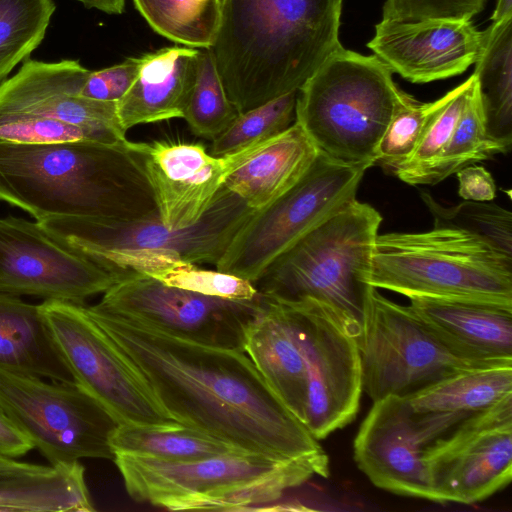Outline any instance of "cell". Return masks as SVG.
I'll return each mask as SVG.
<instances>
[{"instance_id":"6da1fadb","label":"cell","mask_w":512,"mask_h":512,"mask_svg":"<svg viewBox=\"0 0 512 512\" xmlns=\"http://www.w3.org/2000/svg\"><path fill=\"white\" fill-rule=\"evenodd\" d=\"M85 307L180 424L274 459L326 454L244 351L186 340L95 305Z\"/></svg>"},{"instance_id":"7a4b0ae2","label":"cell","mask_w":512,"mask_h":512,"mask_svg":"<svg viewBox=\"0 0 512 512\" xmlns=\"http://www.w3.org/2000/svg\"><path fill=\"white\" fill-rule=\"evenodd\" d=\"M343 0H226L210 47L239 113L295 92L341 45Z\"/></svg>"},{"instance_id":"3957f363","label":"cell","mask_w":512,"mask_h":512,"mask_svg":"<svg viewBox=\"0 0 512 512\" xmlns=\"http://www.w3.org/2000/svg\"><path fill=\"white\" fill-rule=\"evenodd\" d=\"M133 142L23 144L0 140V201L36 221L77 216L133 222L158 216Z\"/></svg>"},{"instance_id":"277c9868","label":"cell","mask_w":512,"mask_h":512,"mask_svg":"<svg viewBox=\"0 0 512 512\" xmlns=\"http://www.w3.org/2000/svg\"><path fill=\"white\" fill-rule=\"evenodd\" d=\"M410 97L374 54L340 45L298 90L295 122L320 154L368 169L390 120Z\"/></svg>"},{"instance_id":"5b68a950","label":"cell","mask_w":512,"mask_h":512,"mask_svg":"<svg viewBox=\"0 0 512 512\" xmlns=\"http://www.w3.org/2000/svg\"><path fill=\"white\" fill-rule=\"evenodd\" d=\"M380 213L356 198L276 258L252 284L278 302L316 299L361 324Z\"/></svg>"},{"instance_id":"8992f818","label":"cell","mask_w":512,"mask_h":512,"mask_svg":"<svg viewBox=\"0 0 512 512\" xmlns=\"http://www.w3.org/2000/svg\"><path fill=\"white\" fill-rule=\"evenodd\" d=\"M368 283L408 298H468L512 304V256L464 231L378 234Z\"/></svg>"},{"instance_id":"52a82bcc","label":"cell","mask_w":512,"mask_h":512,"mask_svg":"<svg viewBox=\"0 0 512 512\" xmlns=\"http://www.w3.org/2000/svg\"><path fill=\"white\" fill-rule=\"evenodd\" d=\"M289 460L249 452L189 461L113 458L133 500L170 511H245L264 501L266 477Z\"/></svg>"},{"instance_id":"ba28073f","label":"cell","mask_w":512,"mask_h":512,"mask_svg":"<svg viewBox=\"0 0 512 512\" xmlns=\"http://www.w3.org/2000/svg\"><path fill=\"white\" fill-rule=\"evenodd\" d=\"M366 170L319 153L297 184L251 216L215 269L255 282L276 258L356 198Z\"/></svg>"},{"instance_id":"9c48e42d","label":"cell","mask_w":512,"mask_h":512,"mask_svg":"<svg viewBox=\"0 0 512 512\" xmlns=\"http://www.w3.org/2000/svg\"><path fill=\"white\" fill-rule=\"evenodd\" d=\"M0 406L51 465L111 459L118 422L75 381H44L0 367Z\"/></svg>"},{"instance_id":"30bf717a","label":"cell","mask_w":512,"mask_h":512,"mask_svg":"<svg viewBox=\"0 0 512 512\" xmlns=\"http://www.w3.org/2000/svg\"><path fill=\"white\" fill-rule=\"evenodd\" d=\"M362 387L373 402L409 398L477 367L455 356L409 306L372 288L364 303L359 338Z\"/></svg>"},{"instance_id":"8fae6325","label":"cell","mask_w":512,"mask_h":512,"mask_svg":"<svg viewBox=\"0 0 512 512\" xmlns=\"http://www.w3.org/2000/svg\"><path fill=\"white\" fill-rule=\"evenodd\" d=\"M86 304H40L54 343L74 381L121 425L170 428L180 424L159 403L137 369L108 341Z\"/></svg>"},{"instance_id":"7c38bea8","label":"cell","mask_w":512,"mask_h":512,"mask_svg":"<svg viewBox=\"0 0 512 512\" xmlns=\"http://www.w3.org/2000/svg\"><path fill=\"white\" fill-rule=\"evenodd\" d=\"M255 212L223 185L204 216L183 229L167 228L158 216L133 222L51 216L37 222L48 235L73 252L86 248L155 249L176 253L197 265L215 266Z\"/></svg>"},{"instance_id":"4fadbf2b","label":"cell","mask_w":512,"mask_h":512,"mask_svg":"<svg viewBox=\"0 0 512 512\" xmlns=\"http://www.w3.org/2000/svg\"><path fill=\"white\" fill-rule=\"evenodd\" d=\"M265 301L260 293L251 300L206 296L130 272L105 291L95 306L176 337L244 351L246 331Z\"/></svg>"},{"instance_id":"5bb4252c","label":"cell","mask_w":512,"mask_h":512,"mask_svg":"<svg viewBox=\"0 0 512 512\" xmlns=\"http://www.w3.org/2000/svg\"><path fill=\"white\" fill-rule=\"evenodd\" d=\"M433 501L472 504L510 483L512 396L464 422L424 451Z\"/></svg>"},{"instance_id":"9a60e30c","label":"cell","mask_w":512,"mask_h":512,"mask_svg":"<svg viewBox=\"0 0 512 512\" xmlns=\"http://www.w3.org/2000/svg\"><path fill=\"white\" fill-rule=\"evenodd\" d=\"M119 280L62 246L37 221L0 218V292L85 304Z\"/></svg>"},{"instance_id":"2e32d148","label":"cell","mask_w":512,"mask_h":512,"mask_svg":"<svg viewBox=\"0 0 512 512\" xmlns=\"http://www.w3.org/2000/svg\"><path fill=\"white\" fill-rule=\"evenodd\" d=\"M268 141V140H267ZM266 141L233 154L214 156L199 142H133L157 207L170 229L197 223L213 204L227 176Z\"/></svg>"},{"instance_id":"e0dca14e","label":"cell","mask_w":512,"mask_h":512,"mask_svg":"<svg viewBox=\"0 0 512 512\" xmlns=\"http://www.w3.org/2000/svg\"><path fill=\"white\" fill-rule=\"evenodd\" d=\"M89 73L77 60L27 58L15 75L0 83V115L58 120L96 132L112 144H129L118 119L117 102L80 96Z\"/></svg>"},{"instance_id":"ac0fdd59","label":"cell","mask_w":512,"mask_h":512,"mask_svg":"<svg viewBox=\"0 0 512 512\" xmlns=\"http://www.w3.org/2000/svg\"><path fill=\"white\" fill-rule=\"evenodd\" d=\"M484 39L471 21L381 20L367 46L392 73L428 83L465 72L478 58Z\"/></svg>"},{"instance_id":"d6986e66","label":"cell","mask_w":512,"mask_h":512,"mask_svg":"<svg viewBox=\"0 0 512 512\" xmlns=\"http://www.w3.org/2000/svg\"><path fill=\"white\" fill-rule=\"evenodd\" d=\"M425 448L406 400L395 396L373 402L353 443L354 460L373 485L433 501Z\"/></svg>"},{"instance_id":"ffe728a7","label":"cell","mask_w":512,"mask_h":512,"mask_svg":"<svg viewBox=\"0 0 512 512\" xmlns=\"http://www.w3.org/2000/svg\"><path fill=\"white\" fill-rule=\"evenodd\" d=\"M409 307L455 356L477 366H512V304L410 297Z\"/></svg>"},{"instance_id":"44dd1931","label":"cell","mask_w":512,"mask_h":512,"mask_svg":"<svg viewBox=\"0 0 512 512\" xmlns=\"http://www.w3.org/2000/svg\"><path fill=\"white\" fill-rule=\"evenodd\" d=\"M510 396L512 366H493L462 371L405 400L427 448Z\"/></svg>"},{"instance_id":"7402d4cb","label":"cell","mask_w":512,"mask_h":512,"mask_svg":"<svg viewBox=\"0 0 512 512\" xmlns=\"http://www.w3.org/2000/svg\"><path fill=\"white\" fill-rule=\"evenodd\" d=\"M199 48L173 46L142 56L139 74L117 101L122 129L183 118L195 82Z\"/></svg>"},{"instance_id":"603a6c76","label":"cell","mask_w":512,"mask_h":512,"mask_svg":"<svg viewBox=\"0 0 512 512\" xmlns=\"http://www.w3.org/2000/svg\"><path fill=\"white\" fill-rule=\"evenodd\" d=\"M318 155L319 151L304 129L294 122L234 169L224 186L258 211L297 184Z\"/></svg>"},{"instance_id":"cb8c5ba5","label":"cell","mask_w":512,"mask_h":512,"mask_svg":"<svg viewBox=\"0 0 512 512\" xmlns=\"http://www.w3.org/2000/svg\"><path fill=\"white\" fill-rule=\"evenodd\" d=\"M81 254L119 276L133 272L167 286L231 300H251L259 295L248 280L217 269L202 268L169 251L86 248Z\"/></svg>"},{"instance_id":"d4e9b609","label":"cell","mask_w":512,"mask_h":512,"mask_svg":"<svg viewBox=\"0 0 512 512\" xmlns=\"http://www.w3.org/2000/svg\"><path fill=\"white\" fill-rule=\"evenodd\" d=\"M0 367L10 371L72 382L42 315L40 304L0 292Z\"/></svg>"},{"instance_id":"484cf974","label":"cell","mask_w":512,"mask_h":512,"mask_svg":"<svg viewBox=\"0 0 512 512\" xmlns=\"http://www.w3.org/2000/svg\"><path fill=\"white\" fill-rule=\"evenodd\" d=\"M80 462L0 480V511H94Z\"/></svg>"},{"instance_id":"4316f807","label":"cell","mask_w":512,"mask_h":512,"mask_svg":"<svg viewBox=\"0 0 512 512\" xmlns=\"http://www.w3.org/2000/svg\"><path fill=\"white\" fill-rule=\"evenodd\" d=\"M489 136L507 153L512 146V19L491 23L475 61Z\"/></svg>"},{"instance_id":"83f0119b","label":"cell","mask_w":512,"mask_h":512,"mask_svg":"<svg viewBox=\"0 0 512 512\" xmlns=\"http://www.w3.org/2000/svg\"><path fill=\"white\" fill-rule=\"evenodd\" d=\"M110 445L114 454L151 457L169 461H189L246 452L193 427L179 425L154 428L118 424Z\"/></svg>"},{"instance_id":"f1b7e54d","label":"cell","mask_w":512,"mask_h":512,"mask_svg":"<svg viewBox=\"0 0 512 512\" xmlns=\"http://www.w3.org/2000/svg\"><path fill=\"white\" fill-rule=\"evenodd\" d=\"M503 153H507L504 147L488 134L475 78L467 92L461 115L447 145L420 175L416 185L437 184L466 166Z\"/></svg>"},{"instance_id":"f546056e","label":"cell","mask_w":512,"mask_h":512,"mask_svg":"<svg viewBox=\"0 0 512 512\" xmlns=\"http://www.w3.org/2000/svg\"><path fill=\"white\" fill-rule=\"evenodd\" d=\"M150 27L184 46L210 48L226 0H133Z\"/></svg>"},{"instance_id":"4dcf8cb0","label":"cell","mask_w":512,"mask_h":512,"mask_svg":"<svg viewBox=\"0 0 512 512\" xmlns=\"http://www.w3.org/2000/svg\"><path fill=\"white\" fill-rule=\"evenodd\" d=\"M53 0H0V80L41 44L55 11Z\"/></svg>"},{"instance_id":"1f68e13d","label":"cell","mask_w":512,"mask_h":512,"mask_svg":"<svg viewBox=\"0 0 512 512\" xmlns=\"http://www.w3.org/2000/svg\"><path fill=\"white\" fill-rule=\"evenodd\" d=\"M239 115L227 97L210 48H199L195 82L183 117L191 132L213 140Z\"/></svg>"},{"instance_id":"d6a6232c","label":"cell","mask_w":512,"mask_h":512,"mask_svg":"<svg viewBox=\"0 0 512 512\" xmlns=\"http://www.w3.org/2000/svg\"><path fill=\"white\" fill-rule=\"evenodd\" d=\"M421 198L433 217L434 228L464 231L512 256V214L509 210L489 202L471 200L446 207L427 192H422Z\"/></svg>"},{"instance_id":"836d02e7","label":"cell","mask_w":512,"mask_h":512,"mask_svg":"<svg viewBox=\"0 0 512 512\" xmlns=\"http://www.w3.org/2000/svg\"><path fill=\"white\" fill-rule=\"evenodd\" d=\"M297 93H287L241 113L212 140L210 153L214 156L233 154L284 132L295 122Z\"/></svg>"},{"instance_id":"e575fe53","label":"cell","mask_w":512,"mask_h":512,"mask_svg":"<svg viewBox=\"0 0 512 512\" xmlns=\"http://www.w3.org/2000/svg\"><path fill=\"white\" fill-rule=\"evenodd\" d=\"M451 90L439 99L421 103L412 96L395 112L377 148L376 164L393 171L414 152L434 114L448 101Z\"/></svg>"},{"instance_id":"d590c367","label":"cell","mask_w":512,"mask_h":512,"mask_svg":"<svg viewBox=\"0 0 512 512\" xmlns=\"http://www.w3.org/2000/svg\"><path fill=\"white\" fill-rule=\"evenodd\" d=\"M474 80L475 76L472 74L451 90L450 98L434 114L412 155L392 171L401 181L416 185L420 175L443 151L456 127L467 92Z\"/></svg>"},{"instance_id":"8d00e7d4","label":"cell","mask_w":512,"mask_h":512,"mask_svg":"<svg viewBox=\"0 0 512 512\" xmlns=\"http://www.w3.org/2000/svg\"><path fill=\"white\" fill-rule=\"evenodd\" d=\"M0 140L23 144L64 141H93L112 144L102 135L76 125L53 119L17 114L0 115Z\"/></svg>"},{"instance_id":"74e56055","label":"cell","mask_w":512,"mask_h":512,"mask_svg":"<svg viewBox=\"0 0 512 512\" xmlns=\"http://www.w3.org/2000/svg\"><path fill=\"white\" fill-rule=\"evenodd\" d=\"M487 0H386L382 19L400 22L427 20L467 22Z\"/></svg>"},{"instance_id":"f35d334b","label":"cell","mask_w":512,"mask_h":512,"mask_svg":"<svg viewBox=\"0 0 512 512\" xmlns=\"http://www.w3.org/2000/svg\"><path fill=\"white\" fill-rule=\"evenodd\" d=\"M141 63L142 57H130L111 67L90 71L80 96L98 101H119L136 80Z\"/></svg>"},{"instance_id":"ab89813d","label":"cell","mask_w":512,"mask_h":512,"mask_svg":"<svg viewBox=\"0 0 512 512\" xmlns=\"http://www.w3.org/2000/svg\"><path fill=\"white\" fill-rule=\"evenodd\" d=\"M458 194L464 200L489 202L496 196V184L483 166L472 164L459 170Z\"/></svg>"},{"instance_id":"60d3db41","label":"cell","mask_w":512,"mask_h":512,"mask_svg":"<svg viewBox=\"0 0 512 512\" xmlns=\"http://www.w3.org/2000/svg\"><path fill=\"white\" fill-rule=\"evenodd\" d=\"M34 449L30 438L0 406V457L16 459Z\"/></svg>"},{"instance_id":"b9f144b4","label":"cell","mask_w":512,"mask_h":512,"mask_svg":"<svg viewBox=\"0 0 512 512\" xmlns=\"http://www.w3.org/2000/svg\"><path fill=\"white\" fill-rule=\"evenodd\" d=\"M86 8H94L107 14H121L125 10L126 0H76Z\"/></svg>"},{"instance_id":"7bdbcfd3","label":"cell","mask_w":512,"mask_h":512,"mask_svg":"<svg viewBox=\"0 0 512 512\" xmlns=\"http://www.w3.org/2000/svg\"><path fill=\"white\" fill-rule=\"evenodd\" d=\"M26 463L0 457V479L20 475L26 471Z\"/></svg>"},{"instance_id":"ee69618b","label":"cell","mask_w":512,"mask_h":512,"mask_svg":"<svg viewBox=\"0 0 512 512\" xmlns=\"http://www.w3.org/2000/svg\"><path fill=\"white\" fill-rule=\"evenodd\" d=\"M512 19V0H497L491 15L492 23H501Z\"/></svg>"},{"instance_id":"f6af8a7d","label":"cell","mask_w":512,"mask_h":512,"mask_svg":"<svg viewBox=\"0 0 512 512\" xmlns=\"http://www.w3.org/2000/svg\"><path fill=\"white\" fill-rule=\"evenodd\" d=\"M0 82H1V80H0Z\"/></svg>"}]
</instances>
